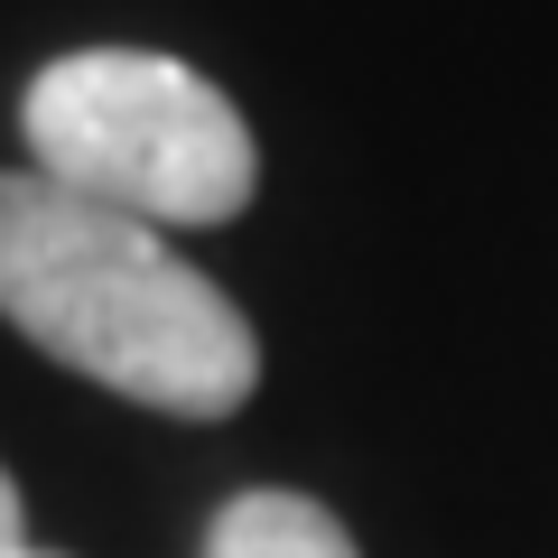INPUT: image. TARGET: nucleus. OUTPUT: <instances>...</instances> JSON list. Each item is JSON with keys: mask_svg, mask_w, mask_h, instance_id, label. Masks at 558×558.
<instances>
[{"mask_svg": "<svg viewBox=\"0 0 558 558\" xmlns=\"http://www.w3.org/2000/svg\"><path fill=\"white\" fill-rule=\"evenodd\" d=\"M0 317L38 354L168 418H233L260 381L252 317L186 270L159 223L0 168Z\"/></svg>", "mask_w": 558, "mask_h": 558, "instance_id": "1", "label": "nucleus"}, {"mask_svg": "<svg viewBox=\"0 0 558 558\" xmlns=\"http://www.w3.org/2000/svg\"><path fill=\"white\" fill-rule=\"evenodd\" d=\"M20 131L38 178L140 223H233L260 186L242 112L196 65L149 47H75L38 65Z\"/></svg>", "mask_w": 558, "mask_h": 558, "instance_id": "2", "label": "nucleus"}, {"mask_svg": "<svg viewBox=\"0 0 558 558\" xmlns=\"http://www.w3.org/2000/svg\"><path fill=\"white\" fill-rule=\"evenodd\" d=\"M205 558H363V549L307 494H233L205 531Z\"/></svg>", "mask_w": 558, "mask_h": 558, "instance_id": "3", "label": "nucleus"}, {"mask_svg": "<svg viewBox=\"0 0 558 558\" xmlns=\"http://www.w3.org/2000/svg\"><path fill=\"white\" fill-rule=\"evenodd\" d=\"M0 558H38V549H28V521H20V484H10V465H0Z\"/></svg>", "mask_w": 558, "mask_h": 558, "instance_id": "4", "label": "nucleus"}, {"mask_svg": "<svg viewBox=\"0 0 558 558\" xmlns=\"http://www.w3.org/2000/svg\"><path fill=\"white\" fill-rule=\"evenodd\" d=\"M38 558H47V549H38Z\"/></svg>", "mask_w": 558, "mask_h": 558, "instance_id": "5", "label": "nucleus"}]
</instances>
